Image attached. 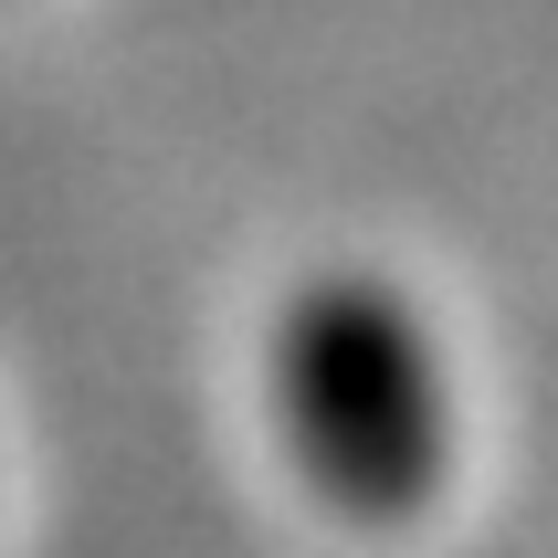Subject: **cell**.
<instances>
[{"instance_id": "obj_1", "label": "cell", "mask_w": 558, "mask_h": 558, "mask_svg": "<svg viewBox=\"0 0 558 558\" xmlns=\"http://www.w3.org/2000/svg\"><path fill=\"white\" fill-rule=\"evenodd\" d=\"M264 422L327 517L411 527L453 474V379L433 316L369 264L284 284L264 316Z\"/></svg>"}]
</instances>
